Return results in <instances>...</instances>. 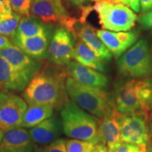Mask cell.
<instances>
[{
	"mask_svg": "<svg viewBox=\"0 0 152 152\" xmlns=\"http://www.w3.org/2000/svg\"><path fill=\"white\" fill-rule=\"evenodd\" d=\"M127 2L128 7H130V8L134 12L139 13L141 10L140 0H127Z\"/></svg>",
	"mask_w": 152,
	"mask_h": 152,
	"instance_id": "31",
	"label": "cell"
},
{
	"mask_svg": "<svg viewBox=\"0 0 152 152\" xmlns=\"http://www.w3.org/2000/svg\"><path fill=\"white\" fill-rule=\"evenodd\" d=\"M137 20L144 30H152V11L142 14Z\"/></svg>",
	"mask_w": 152,
	"mask_h": 152,
	"instance_id": "28",
	"label": "cell"
},
{
	"mask_svg": "<svg viewBox=\"0 0 152 152\" xmlns=\"http://www.w3.org/2000/svg\"><path fill=\"white\" fill-rule=\"evenodd\" d=\"M151 52H152V45H151Z\"/></svg>",
	"mask_w": 152,
	"mask_h": 152,
	"instance_id": "40",
	"label": "cell"
},
{
	"mask_svg": "<svg viewBox=\"0 0 152 152\" xmlns=\"http://www.w3.org/2000/svg\"><path fill=\"white\" fill-rule=\"evenodd\" d=\"M118 120L123 142L144 145L149 143L151 128L148 114H121Z\"/></svg>",
	"mask_w": 152,
	"mask_h": 152,
	"instance_id": "7",
	"label": "cell"
},
{
	"mask_svg": "<svg viewBox=\"0 0 152 152\" xmlns=\"http://www.w3.org/2000/svg\"><path fill=\"white\" fill-rule=\"evenodd\" d=\"M64 133L68 137L99 143V121L94 115L68 100L61 110Z\"/></svg>",
	"mask_w": 152,
	"mask_h": 152,
	"instance_id": "3",
	"label": "cell"
},
{
	"mask_svg": "<svg viewBox=\"0 0 152 152\" xmlns=\"http://www.w3.org/2000/svg\"><path fill=\"white\" fill-rule=\"evenodd\" d=\"M147 145L123 142L115 152H147Z\"/></svg>",
	"mask_w": 152,
	"mask_h": 152,
	"instance_id": "27",
	"label": "cell"
},
{
	"mask_svg": "<svg viewBox=\"0 0 152 152\" xmlns=\"http://www.w3.org/2000/svg\"><path fill=\"white\" fill-rule=\"evenodd\" d=\"M96 35L112 54L119 58L137 42L140 32L137 30L127 32L96 30Z\"/></svg>",
	"mask_w": 152,
	"mask_h": 152,
	"instance_id": "12",
	"label": "cell"
},
{
	"mask_svg": "<svg viewBox=\"0 0 152 152\" xmlns=\"http://www.w3.org/2000/svg\"><path fill=\"white\" fill-rule=\"evenodd\" d=\"M30 12L44 23H59L74 35L76 34V19L69 16L61 0H33Z\"/></svg>",
	"mask_w": 152,
	"mask_h": 152,
	"instance_id": "8",
	"label": "cell"
},
{
	"mask_svg": "<svg viewBox=\"0 0 152 152\" xmlns=\"http://www.w3.org/2000/svg\"><path fill=\"white\" fill-rule=\"evenodd\" d=\"M33 0H9L14 12L20 16H30V9Z\"/></svg>",
	"mask_w": 152,
	"mask_h": 152,
	"instance_id": "25",
	"label": "cell"
},
{
	"mask_svg": "<svg viewBox=\"0 0 152 152\" xmlns=\"http://www.w3.org/2000/svg\"><path fill=\"white\" fill-rule=\"evenodd\" d=\"M33 152H45L44 148H37V149H35V151Z\"/></svg>",
	"mask_w": 152,
	"mask_h": 152,
	"instance_id": "38",
	"label": "cell"
},
{
	"mask_svg": "<svg viewBox=\"0 0 152 152\" xmlns=\"http://www.w3.org/2000/svg\"><path fill=\"white\" fill-rule=\"evenodd\" d=\"M118 74L130 79L149 78L152 76V52L146 39H139L117 61Z\"/></svg>",
	"mask_w": 152,
	"mask_h": 152,
	"instance_id": "5",
	"label": "cell"
},
{
	"mask_svg": "<svg viewBox=\"0 0 152 152\" xmlns=\"http://www.w3.org/2000/svg\"><path fill=\"white\" fill-rule=\"evenodd\" d=\"M147 152H152V141L149 143V145H148V147H147Z\"/></svg>",
	"mask_w": 152,
	"mask_h": 152,
	"instance_id": "37",
	"label": "cell"
},
{
	"mask_svg": "<svg viewBox=\"0 0 152 152\" xmlns=\"http://www.w3.org/2000/svg\"><path fill=\"white\" fill-rule=\"evenodd\" d=\"M98 143L94 142L70 139L66 141L68 152H92Z\"/></svg>",
	"mask_w": 152,
	"mask_h": 152,
	"instance_id": "24",
	"label": "cell"
},
{
	"mask_svg": "<svg viewBox=\"0 0 152 152\" xmlns=\"http://www.w3.org/2000/svg\"><path fill=\"white\" fill-rule=\"evenodd\" d=\"M4 135V131L0 128V144H1V142H2Z\"/></svg>",
	"mask_w": 152,
	"mask_h": 152,
	"instance_id": "36",
	"label": "cell"
},
{
	"mask_svg": "<svg viewBox=\"0 0 152 152\" xmlns=\"http://www.w3.org/2000/svg\"><path fill=\"white\" fill-rule=\"evenodd\" d=\"M31 80L0 56V89L21 92L25 90Z\"/></svg>",
	"mask_w": 152,
	"mask_h": 152,
	"instance_id": "17",
	"label": "cell"
},
{
	"mask_svg": "<svg viewBox=\"0 0 152 152\" xmlns=\"http://www.w3.org/2000/svg\"><path fill=\"white\" fill-rule=\"evenodd\" d=\"M34 147L28 130L20 127L4 132L0 152H33Z\"/></svg>",
	"mask_w": 152,
	"mask_h": 152,
	"instance_id": "16",
	"label": "cell"
},
{
	"mask_svg": "<svg viewBox=\"0 0 152 152\" xmlns=\"http://www.w3.org/2000/svg\"><path fill=\"white\" fill-rule=\"evenodd\" d=\"M70 3L73 4V5L77 6V7H80L84 4L87 0H67Z\"/></svg>",
	"mask_w": 152,
	"mask_h": 152,
	"instance_id": "34",
	"label": "cell"
},
{
	"mask_svg": "<svg viewBox=\"0 0 152 152\" xmlns=\"http://www.w3.org/2000/svg\"><path fill=\"white\" fill-rule=\"evenodd\" d=\"M91 1H100V0H91ZM107 1H113V2H115V3H121V4H123L128 6V2H127V0H107Z\"/></svg>",
	"mask_w": 152,
	"mask_h": 152,
	"instance_id": "35",
	"label": "cell"
},
{
	"mask_svg": "<svg viewBox=\"0 0 152 152\" xmlns=\"http://www.w3.org/2000/svg\"><path fill=\"white\" fill-rule=\"evenodd\" d=\"M29 134L35 144L48 145L60 138L64 132L61 118L53 115L33 128H30Z\"/></svg>",
	"mask_w": 152,
	"mask_h": 152,
	"instance_id": "15",
	"label": "cell"
},
{
	"mask_svg": "<svg viewBox=\"0 0 152 152\" xmlns=\"http://www.w3.org/2000/svg\"><path fill=\"white\" fill-rule=\"evenodd\" d=\"M48 28L41 19L34 16H26L20 18L14 37H32L45 33Z\"/></svg>",
	"mask_w": 152,
	"mask_h": 152,
	"instance_id": "22",
	"label": "cell"
},
{
	"mask_svg": "<svg viewBox=\"0 0 152 152\" xmlns=\"http://www.w3.org/2000/svg\"><path fill=\"white\" fill-rule=\"evenodd\" d=\"M0 56L18 71L33 78L41 70V64L28 56L17 46L10 47L0 50Z\"/></svg>",
	"mask_w": 152,
	"mask_h": 152,
	"instance_id": "14",
	"label": "cell"
},
{
	"mask_svg": "<svg viewBox=\"0 0 152 152\" xmlns=\"http://www.w3.org/2000/svg\"><path fill=\"white\" fill-rule=\"evenodd\" d=\"M12 12L9 0H0V16Z\"/></svg>",
	"mask_w": 152,
	"mask_h": 152,
	"instance_id": "29",
	"label": "cell"
},
{
	"mask_svg": "<svg viewBox=\"0 0 152 152\" xmlns=\"http://www.w3.org/2000/svg\"><path fill=\"white\" fill-rule=\"evenodd\" d=\"M73 58L83 66L92 68L100 72L106 71L104 61L101 59L81 39L77 42L74 47Z\"/></svg>",
	"mask_w": 152,
	"mask_h": 152,
	"instance_id": "20",
	"label": "cell"
},
{
	"mask_svg": "<svg viewBox=\"0 0 152 152\" xmlns=\"http://www.w3.org/2000/svg\"><path fill=\"white\" fill-rule=\"evenodd\" d=\"M92 152H108V149L103 144L99 142L95 149Z\"/></svg>",
	"mask_w": 152,
	"mask_h": 152,
	"instance_id": "33",
	"label": "cell"
},
{
	"mask_svg": "<svg viewBox=\"0 0 152 152\" xmlns=\"http://www.w3.org/2000/svg\"><path fill=\"white\" fill-rule=\"evenodd\" d=\"M20 16L14 11L0 16V34L6 37H14L21 18Z\"/></svg>",
	"mask_w": 152,
	"mask_h": 152,
	"instance_id": "23",
	"label": "cell"
},
{
	"mask_svg": "<svg viewBox=\"0 0 152 152\" xmlns=\"http://www.w3.org/2000/svg\"><path fill=\"white\" fill-rule=\"evenodd\" d=\"M66 88L72 102L97 118H103L115 107L114 97L105 90L83 86L71 76L66 78Z\"/></svg>",
	"mask_w": 152,
	"mask_h": 152,
	"instance_id": "4",
	"label": "cell"
},
{
	"mask_svg": "<svg viewBox=\"0 0 152 152\" xmlns=\"http://www.w3.org/2000/svg\"><path fill=\"white\" fill-rule=\"evenodd\" d=\"M151 122H149L150 123V128H151V129L152 130V113H151Z\"/></svg>",
	"mask_w": 152,
	"mask_h": 152,
	"instance_id": "39",
	"label": "cell"
},
{
	"mask_svg": "<svg viewBox=\"0 0 152 152\" xmlns=\"http://www.w3.org/2000/svg\"><path fill=\"white\" fill-rule=\"evenodd\" d=\"M50 32L47 30L42 35L32 37H14V45L19 47L28 56L35 60H42L47 57Z\"/></svg>",
	"mask_w": 152,
	"mask_h": 152,
	"instance_id": "18",
	"label": "cell"
},
{
	"mask_svg": "<svg viewBox=\"0 0 152 152\" xmlns=\"http://www.w3.org/2000/svg\"><path fill=\"white\" fill-rule=\"evenodd\" d=\"M11 45H12L11 44L10 41L9 40L7 37L0 34V50L7 48V47H10Z\"/></svg>",
	"mask_w": 152,
	"mask_h": 152,
	"instance_id": "32",
	"label": "cell"
},
{
	"mask_svg": "<svg viewBox=\"0 0 152 152\" xmlns=\"http://www.w3.org/2000/svg\"><path fill=\"white\" fill-rule=\"evenodd\" d=\"M115 106L99 121L98 141L107 148L108 152H115L123 143L119 116Z\"/></svg>",
	"mask_w": 152,
	"mask_h": 152,
	"instance_id": "11",
	"label": "cell"
},
{
	"mask_svg": "<svg viewBox=\"0 0 152 152\" xmlns=\"http://www.w3.org/2000/svg\"><path fill=\"white\" fill-rule=\"evenodd\" d=\"M70 30L61 27L55 30L50 37L47 57L57 66L68 65L73 58V37Z\"/></svg>",
	"mask_w": 152,
	"mask_h": 152,
	"instance_id": "10",
	"label": "cell"
},
{
	"mask_svg": "<svg viewBox=\"0 0 152 152\" xmlns=\"http://www.w3.org/2000/svg\"><path fill=\"white\" fill-rule=\"evenodd\" d=\"M114 103L121 114L152 113V79H128L115 85Z\"/></svg>",
	"mask_w": 152,
	"mask_h": 152,
	"instance_id": "2",
	"label": "cell"
},
{
	"mask_svg": "<svg viewBox=\"0 0 152 152\" xmlns=\"http://www.w3.org/2000/svg\"><path fill=\"white\" fill-rule=\"evenodd\" d=\"M66 141L64 138H58L44 148L45 152H68Z\"/></svg>",
	"mask_w": 152,
	"mask_h": 152,
	"instance_id": "26",
	"label": "cell"
},
{
	"mask_svg": "<svg viewBox=\"0 0 152 152\" xmlns=\"http://www.w3.org/2000/svg\"><path fill=\"white\" fill-rule=\"evenodd\" d=\"M27 102L13 93L0 92V128L4 132L20 128Z\"/></svg>",
	"mask_w": 152,
	"mask_h": 152,
	"instance_id": "9",
	"label": "cell"
},
{
	"mask_svg": "<svg viewBox=\"0 0 152 152\" xmlns=\"http://www.w3.org/2000/svg\"><path fill=\"white\" fill-rule=\"evenodd\" d=\"M104 30L113 32L130 31L135 26L137 16L128 6L107 0L96 1L93 6Z\"/></svg>",
	"mask_w": 152,
	"mask_h": 152,
	"instance_id": "6",
	"label": "cell"
},
{
	"mask_svg": "<svg viewBox=\"0 0 152 152\" xmlns=\"http://www.w3.org/2000/svg\"><path fill=\"white\" fill-rule=\"evenodd\" d=\"M68 72L74 80L83 86L102 90L109 86V79L106 75L77 61L68 64Z\"/></svg>",
	"mask_w": 152,
	"mask_h": 152,
	"instance_id": "13",
	"label": "cell"
},
{
	"mask_svg": "<svg viewBox=\"0 0 152 152\" xmlns=\"http://www.w3.org/2000/svg\"><path fill=\"white\" fill-rule=\"evenodd\" d=\"M54 115V107L42 104H30L28 106L20 127L32 128Z\"/></svg>",
	"mask_w": 152,
	"mask_h": 152,
	"instance_id": "21",
	"label": "cell"
},
{
	"mask_svg": "<svg viewBox=\"0 0 152 152\" xmlns=\"http://www.w3.org/2000/svg\"><path fill=\"white\" fill-rule=\"evenodd\" d=\"M66 76L62 73L39 71L25 89L23 98L30 104H42L52 107L62 106L68 100Z\"/></svg>",
	"mask_w": 152,
	"mask_h": 152,
	"instance_id": "1",
	"label": "cell"
},
{
	"mask_svg": "<svg viewBox=\"0 0 152 152\" xmlns=\"http://www.w3.org/2000/svg\"><path fill=\"white\" fill-rule=\"evenodd\" d=\"M140 7L143 14L152 11V0H140Z\"/></svg>",
	"mask_w": 152,
	"mask_h": 152,
	"instance_id": "30",
	"label": "cell"
},
{
	"mask_svg": "<svg viewBox=\"0 0 152 152\" xmlns=\"http://www.w3.org/2000/svg\"><path fill=\"white\" fill-rule=\"evenodd\" d=\"M77 36L103 61H109L112 54L96 35V30L90 24L81 26L76 32Z\"/></svg>",
	"mask_w": 152,
	"mask_h": 152,
	"instance_id": "19",
	"label": "cell"
}]
</instances>
